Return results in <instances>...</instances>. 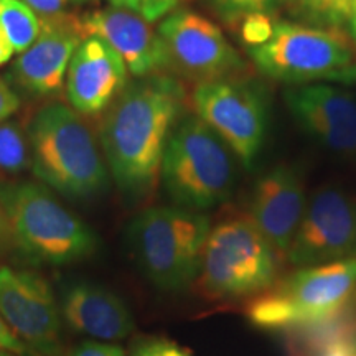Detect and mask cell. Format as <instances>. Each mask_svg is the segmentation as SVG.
Segmentation results:
<instances>
[{
    "label": "cell",
    "instance_id": "21",
    "mask_svg": "<svg viewBox=\"0 0 356 356\" xmlns=\"http://www.w3.org/2000/svg\"><path fill=\"white\" fill-rule=\"evenodd\" d=\"M353 0H297V12L317 26L341 29L350 24Z\"/></svg>",
    "mask_w": 356,
    "mask_h": 356
},
{
    "label": "cell",
    "instance_id": "19",
    "mask_svg": "<svg viewBox=\"0 0 356 356\" xmlns=\"http://www.w3.org/2000/svg\"><path fill=\"white\" fill-rule=\"evenodd\" d=\"M0 26L15 53H24L38 38L42 20L22 0H3L0 2Z\"/></svg>",
    "mask_w": 356,
    "mask_h": 356
},
{
    "label": "cell",
    "instance_id": "8",
    "mask_svg": "<svg viewBox=\"0 0 356 356\" xmlns=\"http://www.w3.org/2000/svg\"><path fill=\"white\" fill-rule=\"evenodd\" d=\"M256 68L275 81L299 84L327 79L353 61L355 47L340 29L274 22V32L261 47L249 48Z\"/></svg>",
    "mask_w": 356,
    "mask_h": 356
},
{
    "label": "cell",
    "instance_id": "9",
    "mask_svg": "<svg viewBox=\"0 0 356 356\" xmlns=\"http://www.w3.org/2000/svg\"><path fill=\"white\" fill-rule=\"evenodd\" d=\"M193 106L244 167L254 165L269 122V102L261 83L236 78L202 83L193 92Z\"/></svg>",
    "mask_w": 356,
    "mask_h": 356
},
{
    "label": "cell",
    "instance_id": "13",
    "mask_svg": "<svg viewBox=\"0 0 356 356\" xmlns=\"http://www.w3.org/2000/svg\"><path fill=\"white\" fill-rule=\"evenodd\" d=\"M79 32L83 40L96 37L111 44L134 76H152L170 66L160 33L134 12L111 7L88 13L79 20Z\"/></svg>",
    "mask_w": 356,
    "mask_h": 356
},
{
    "label": "cell",
    "instance_id": "34",
    "mask_svg": "<svg viewBox=\"0 0 356 356\" xmlns=\"http://www.w3.org/2000/svg\"><path fill=\"white\" fill-rule=\"evenodd\" d=\"M0 2H3V0H0Z\"/></svg>",
    "mask_w": 356,
    "mask_h": 356
},
{
    "label": "cell",
    "instance_id": "30",
    "mask_svg": "<svg viewBox=\"0 0 356 356\" xmlns=\"http://www.w3.org/2000/svg\"><path fill=\"white\" fill-rule=\"evenodd\" d=\"M327 79L340 84H356V61H351L345 68L333 71V73L328 74Z\"/></svg>",
    "mask_w": 356,
    "mask_h": 356
},
{
    "label": "cell",
    "instance_id": "25",
    "mask_svg": "<svg viewBox=\"0 0 356 356\" xmlns=\"http://www.w3.org/2000/svg\"><path fill=\"white\" fill-rule=\"evenodd\" d=\"M24 2L42 17H55L65 13L71 7L83 6L91 0H24Z\"/></svg>",
    "mask_w": 356,
    "mask_h": 356
},
{
    "label": "cell",
    "instance_id": "1",
    "mask_svg": "<svg viewBox=\"0 0 356 356\" xmlns=\"http://www.w3.org/2000/svg\"><path fill=\"white\" fill-rule=\"evenodd\" d=\"M184 101L185 89L175 78L152 74L124 88L108 106L99 124L101 147L126 195L139 197L154 186Z\"/></svg>",
    "mask_w": 356,
    "mask_h": 356
},
{
    "label": "cell",
    "instance_id": "22",
    "mask_svg": "<svg viewBox=\"0 0 356 356\" xmlns=\"http://www.w3.org/2000/svg\"><path fill=\"white\" fill-rule=\"evenodd\" d=\"M277 2L279 0H211V6L221 20L236 24L252 13L269 15L277 6Z\"/></svg>",
    "mask_w": 356,
    "mask_h": 356
},
{
    "label": "cell",
    "instance_id": "11",
    "mask_svg": "<svg viewBox=\"0 0 356 356\" xmlns=\"http://www.w3.org/2000/svg\"><path fill=\"white\" fill-rule=\"evenodd\" d=\"M287 252L299 267L356 259V200L335 186L315 191Z\"/></svg>",
    "mask_w": 356,
    "mask_h": 356
},
{
    "label": "cell",
    "instance_id": "2",
    "mask_svg": "<svg viewBox=\"0 0 356 356\" xmlns=\"http://www.w3.org/2000/svg\"><path fill=\"white\" fill-rule=\"evenodd\" d=\"M29 139L33 173L63 197L88 200L108 188V167L86 122L73 108H43L30 124Z\"/></svg>",
    "mask_w": 356,
    "mask_h": 356
},
{
    "label": "cell",
    "instance_id": "27",
    "mask_svg": "<svg viewBox=\"0 0 356 356\" xmlns=\"http://www.w3.org/2000/svg\"><path fill=\"white\" fill-rule=\"evenodd\" d=\"M0 348L12 351L17 356H33V351L12 332V328L2 318V315H0Z\"/></svg>",
    "mask_w": 356,
    "mask_h": 356
},
{
    "label": "cell",
    "instance_id": "29",
    "mask_svg": "<svg viewBox=\"0 0 356 356\" xmlns=\"http://www.w3.org/2000/svg\"><path fill=\"white\" fill-rule=\"evenodd\" d=\"M20 108V99L6 83L0 81V124Z\"/></svg>",
    "mask_w": 356,
    "mask_h": 356
},
{
    "label": "cell",
    "instance_id": "15",
    "mask_svg": "<svg viewBox=\"0 0 356 356\" xmlns=\"http://www.w3.org/2000/svg\"><path fill=\"white\" fill-rule=\"evenodd\" d=\"M286 104L299 126L340 154H356V99L330 84L287 89Z\"/></svg>",
    "mask_w": 356,
    "mask_h": 356
},
{
    "label": "cell",
    "instance_id": "20",
    "mask_svg": "<svg viewBox=\"0 0 356 356\" xmlns=\"http://www.w3.org/2000/svg\"><path fill=\"white\" fill-rule=\"evenodd\" d=\"M30 163L24 132L15 122L0 124V180L19 175Z\"/></svg>",
    "mask_w": 356,
    "mask_h": 356
},
{
    "label": "cell",
    "instance_id": "26",
    "mask_svg": "<svg viewBox=\"0 0 356 356\" xmlns=\"http://www.w3.org/2000/svg\"><path fill=\"white\" fill-rule=\"evenodd\" d=\"M132 356H190L186 351L178 348L177 345L163 340L144 341L134 350Z\"/></svg>",
    "mask_w": 356,
    "mask_h": 356
},
{
    "label": "cell",
    "instance_id": "32",
    "mask_svg": "<svg viewBox=\"0 0 356 356\" xmlns=\"http://www.w3.org/2000/svg\"><path fill=\"white\" fill-rule=\"evenodd\" d=\"M350 26H351V33H353V38L356 40V0H353V10H351Z\"/></svg>",
    "mask_w": 356,
    "mask_h": 356
},
{
    "label": "cell",
    "instance_id": "17",
    "mask_svg": "<svg viewBox=\"0 0 356 356\" xmlns=\"http://www.w3.org/2000/svg\"><path fill=\"white\" fill-rule=\"evenodd\" d=\"M304 180L299 170L279 165L256 181L251 195V221L274 249L287 252L305 211Z\"/></svg>",
    "mask_w": 356,
    "mask_h": 356
},
{
    "label": "cell",
    "instance_id": "18",
    "mask_svg": "<svg viewBox=\"0 0 356 356\" xmlns=\"http://www.w3.org/2000/svg\"><path fill=\"white\" fill-rule=\"evenodd\" d=\"M60 312L74 333L97 340H122L136 327L131 310L118 293L88 280H76L63 287Z\"/></svg>",
    "mask_w": 356,
    "mask_h": 356
},
{
    "label": "cell",
    "instance_id": "5",
    "mask_svg": "<svg viewBox=\"0 0 356 356\" xmlns=\"http://www.w3.org/2000/svg\"><path fill=\"white\" fill-rule=\"evenodd\" d=\"M162 181L168 197L186 210H208L226 202L236 168L228 145L197 115L177 124L163 152Z\"/></svg>",
    "mask_w": 356,
    "mask_h": 356
},
{
    "label": "cell",
    "instance_id": "3",
    "mask_svg": "<svg viewBox=\"0 0 356 356\" xmlns=\"http://www.w3.org/2000/svg\"><path fill=\"white\" fill-rule=\"evenodd\" d=\"M0 207L13 243L29 261L65 266L95 254V231L66 210L43 185L32 181L0 185Z\"/></svg>",
    "mask_w": 356,
    "mask_h": 356
},
{
    "label": "cell",
    "instance_id": "23",
    "mask_svg": "<svg viewBox=\"0 0 356 356\" xmlns=\"http://www.w3.org/2000/svg\"><path fill=\"white\" fill-rule=\"evenodd\" d=\"M113 7L140 15L147 22H157L177 7L178 0H109Z\"/></svg>",
    "mask_w": 356,
    "mask_h": 356
},
{
    "label": "cell",
    "instance_id": "16",
    "mask_svg": "<svg viewBox=\"0 0 356 356\" xmlns=\"http://www.w3.org/2000/svg\"><path fill=\"white\" fill-rule=\"evenodd\" d=\"M126 86L127 68L118 51L96 37L81 42L66 74V95L73 109L81 114L106 111Z\"/></svg>",
    "mask_w": 356,
    "mask_h": 356
},
{
    "label": "cell",
    "instance_id": "10",
    "mask_svg": "<svg viewBox=\"0 0 356 356\" xmlns=\"http://www.w3.org/2000/svg\"><path fill=\"white\" fill-rule=\"evenodd\" d=\"M168 65L185 78L208 83L228 79L246 70V63L215 22L193 10L170 13L159 26Z\"/></svg>",
    "mask_w": 356,
    "mask_h": 356
},
{
    "label": "cell",
    "instance_id": "6",
    "mask_svg": "<svg viewBox=\"0 0 356 356\" xmlns=\"http://www.w3.org/2000/svg\"><path fill=\"white\" fill-rule=\"evenodd\" d=\"M275 249L254 222L234 218L208 234L200 267V289L208 299L231 300L273 286Z\"/></svg>",
    "mask_w": 356,
    "mask_h": 356
},
{
    "label": "cell",
    "instance_id": "14",
    "mask_svg": "<svg viewBox=\"0 0 356 356\" xmlns=\"http://www.w3.org/2000/svg\"><path fill=\"white\" fill-rule=\"evenodd\" d=\"M81 42L78 19L65 13L43 17L38 38L13 65V78L35 96L58 95L65 86L71 58Z\"/></svg>",
    "mask_w": 356,
    "mask_h": 356
},
{
    "label": "cell",
    "instance_id": "4",
    "mask_svg": "<svg viewBox=\"0 0 356 356\" xmlns=\"http://www.w3.org/2000/svg\"><path fill=\"white\" fill-rule=\"evenodd\" d=\"M210 218L186 208L155 207L129 225L127 241L145 277L160 291H181L198 277Z\"/></svg>",
    "mask_w": 356,
    "mask_h": 356
},
{
    "label": "cell",
    "instance_id": "31",
    "mask_svg": "<svg viewBox=\"0 0 356 356\" xmlns=\"http://www.w3.org/2000/svg\"><path fill=\"white\" fill-rule=\"evenodd\" d=\"M13 53H15V50H13L10 40H8L7 33L3 32L2 26H0V66L6 65L7 61H10Z\"/></svg>",
    "mask_w": 356,
    "mask_h": 356
},
{
    "label": "cell",
    "instance_id": "24",
    "mask_svg": "<svg viewBox=\"0 0 356 356\" xmlns=\"http://www.w3.org/2000/svg\"><path fill=\"white\" fill-rule=\"evenodd\" d=\"M274 32V22L267 13H252L241 20V40L248 48L264 44Z\"/></svg>",
    "mask_w": 356,
    "mask_h": 356
},
{
    "label": "cell",
    "instance_id": "7",
    "mask_svg": "<svg viewBox=\"0 0 356 356\" xmlns=\"http://www.w3.org/2000/svg\"><path fill=\"white\" fill-rule=\"evenodd\" d=\"M355 289L356 259L304 267L252 300L248 317L270 330L307 327L343 310Z\"/></svg>",
    "mask_w": 356,
    "mask_h": 356
},
{
    "label": "cell",
    "instance_id": "12",
    "mask_svg": "<svg viewBox=\"0 0 356 356\" xmlns=\"http://www.w3.org/2000/svg\"><path fill=\"white\" fill-rule=\"evenodd\" d=\"M0 315L33 353L58 356L61 312L50 284L30 270L0 269Z\"/></svg>",
    "mask_w": 356,
    "mask_h": 356
},
{
    "label": "cell",
    "instance_id": "33",
    "mask_svg": "<svg viewBox=\"0 0 356 356\" xmlns=\"http://www.w3.org/2000/svg\"><path fill=\"white\" fill-rule=\"evenodd\" d=\"M0 356H17V355H13L12 351H7V350L0 348Z\"/></svg>",
    "mask_w": 356,
    "mask_h": 356
},
{
    "label": "cell",
    "instance_id": "28",
    "mask_svg": "<svg viewBox=\"0 0 356 356\" xmlns=\"http://www.w3.org/2000/svg\"><path fill=\"white\" fill-rule=\"evenodd\" d=\"M68 356H127L124 350L118 345L101 343V341H84Z\"/></svg>",
    "mask_w": 356,
    "mask_h": 356
}]
</instances>
